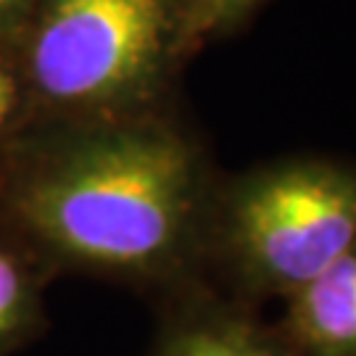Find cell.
I'll return each instance as SVG.
<instances>
[{"mask_svg": "<svg viewBox=\"0 0 356 356\" xmlns=\"http://www.w3.org/2000/svg\"><path fill=\"white\" fill-rule=\"evenodd\" d=\"M19 6H22V0H0V22L8 19Z\"/></svg>", "mask_w": 356, "mask_h": 356, "instance_id": "9c48e42d", "label": "cell"}, {"mask_svg": "<svg viewBox=\"0 0 356 356\" xmlns=\"http://www.w3.org/2000/svg\"><path fill=\"white\" fill-rule=\"evenodd\" d=\"M254 0H193V22L198 26H216L241 16Z\"/></svg>", "mask_w": 356, "mask_h": 356, "instance_id": "52a82bcc", "label": "cell"}, {"mask_svg": "<svg viewBox=\"0 0 356 356\" xmlns=\"http://www.w3.org/2000/svg\"><path fill=\"white\" fill-rule=\"evenodd\" d=\"M29 309L24 272L11 256L0 254V346L22 330Z\"/></svg>", "mask_w": 356, "mask_h": 356, "instance_id": "8992f818", "label": "cell"}, {"mask_svg": "<svg viewBox=\"0 0 356 356\" xmlns=\"http://www.w3.org/2000/svg\"><path fill=\"white\" fill-rule=\"evenodd\" d=\"M280 332L298 356H356V245L288 296Z\"/></svg>", "mask_w": 356, "mask_h": 356, "instance_id": "277c9868", "label": "cell"}, {"mask_svg": "<svg viewBox=\"0 0 356 356\" xmlns=\"http://www.w3.org/2000/svg\"><path fill=\"white\" fill-rule=\"evenodd\" d=\"M229 243L251 282L293 296L356 245V179L317 164L256 179L232 204Z\"/></svg>", "mask_w": 356, "mask_h": 356, "instance_id": "7a4b0ae2", "label": "cell"}, {"mask_svg": "<svg viewBox=\"0 0 356 356\" xmlns=\"http://www.w3.org/2000/svg\"><path fill=\"white\" fill-rule=\"evenodd\" d=\"M16 106V85H13V76L8 72L0 69V124L8 119V114Z\"/></svg>", "mask_w": 356, "mask_h": 356, "instance_id": "ba28073f", "label": "cell"}, {"mask_svg": "<svg viewBox=\"0 0 356 356\" xmlns=\"http://www.w3.org/2000/svg\"><path fill=\"white\" fill-rule=\"evenodd\" d=\"M195 206L191 153L159 132H122L64 156L13 209L51 248L90 267L153 272L177 256Z\"/></svg>", "mask_w": 356, "mask_h": 356, "instance_id": "6da1fadb", "label": "cell"}, {"mask_svg": "<svg viewBox=\"0 0 356 356\" xmlns=\"http://www.w3.org/2000/svg\"><path fill=\"white\" fill-rule=\"evenodd\" d=\"M156 356H298L282 332L256 327L238 317H206L182 325Z\"/></svg>", "mask_w": 356, "mask_h": 356, "instance_id": "5b68a950", "label": "cell"}, {"mask_svg": "<svg viewBox=\"0 0 356 356\" xmlns=\"http://www.w3.org/2000/svg\"><path fill=\"white\" fill-rule=\"evenodd\" d=\"M161 0H51L32 42V76L48 98L95 106L129 95L164 48Z\"/></svg>", "mask_w": 356, "mask_h": 356, "instance_id": "3957f363", "label": "cell"}]
</instances>
